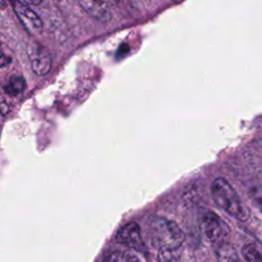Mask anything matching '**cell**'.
Returning <instances> with one entry per match:
<instances>
[{"label": "cell", "mask_w": 262, "mask_h": 262, "mask_svg": "<svg viewBox=\"0 0 262 262\" xmlns=\"http://www.w3.org/2000/svg\"><path fill=\"white\" fill-rule=\"evenodd\" d=\"M214 203L232 218L245 222L250 217V211L241 200L233 186L223 177L215 178L210 186Z\"/></svg>", "instance_id": "6da1fadb"}, {"label": "cell", "mask_w": 262, "mask_h": 262, "mask_svg": "<svg viewBox=\"0 0 262 262\" xmlns=\"http://www.w3.org/2000/svg\"><path fill=\"white\" fill-rule=\"evenodd\" d=\"M146 233L151 246L159 250L178 249L184 242V233L178 224L162 216L148 220Z\"/></svg>", "instance_id": "7a4b0ae2"}, {"label": "cell", "mask_w": 262, "mask_h": 262, "mask_svg": "<svg viewBox=\"0 0 262 262\" xmlns=\"http://www.w3.org/2000/svg\"><path fill=\"white\" fill-rule=\"evenodd\" d=\"M202 226L206 236L213 246L226 242L230 234L228 224L216 213L207 212L202 219Z\"/></svg>", "instance_id": "3957f363"}, {"label": "cell", "mask_w": 262, "mask_h": 262, "mask_svg": "<svg viewBox=\"0 0 262 262\" xmlns=\"http://www.w3.org/2000/svg\"><path fill=\"white\" fill-rule=\"evenodd\" d=\"M12 9L24 26L32 35H39L43 31V21L41 17L31 8L30 3L25 0H9Z\"/></svg>", "instance_id": "277c9868"}, {"label": "cell", "mask_w": 262, "mask_h": 262, "mask_svg": "<svg viewBox=\"0 0 262 262\" xmlns=\"http://www.w3.org/2000/svg\"><path fill=\"white\" fill-rule=\"evenodd\" d=\"M28 54L32 71L35 75L45 76L49 73L52 66V59L50 53L44 46L38 43H33L28 48Z\"/></svg>", "instance_id": "5b68a950"}, {"label": "cell", "mask_w": 262, "mask_h": 262, "mask_svg": "<svg viewBox=\"0 0 262 262\" xmlns=\"http://www.w3.org/2000/svg\"><path fill=\"white\" fill-rule=\"evenodd\" d=\"M116 241L123 246L137 251L143 249L144 247L140 227L135 222H129L123 225L116 234Z\"/></svg>", "instance_id": "8992f818"}, {"label": "cell", "mask_w": 262, "mask_h": 262, "mask_svg": "<svg viewBox=\"0 0 262 262\" xmlns=\"http://www.w3.org/2000/svg\"><path fill=\"white\" fill-rule=\"evenodd\" d=\"M81 8L94 20L106 24L112 18V12L106 0H77Z\"/></svg>", "instance_id": "52a82bcc"}, {"label": "cell", "mask_w": 262, "mask_h": 262, "mask_svg": "<svg viewBox=\"0 0 262 262\" xmlns=\"http://www.w3.org/2000/svg\"><path fill=\"white\" fill-rule=\"evenodd\" d=\"M215 255L218 260L221 261H236L239 260V257L235 251V249L226 242L215 245Z\"/></svg>", "instance_id": "ba28073f"}, {"label": "cell", "mask_w": 262, "mask_h": 262, "mask_svg": "<svg viewBox=\"0 0 262 262\" xmlns=\"http://www.w3.org/2000/svg\"><path fill=\"white\" fill-rule=\"evenodd\" d=\"M25 88H26V81L19 75L11 76L3 87L5 93L12 97L17 96L20 93H23Z\"/></svg>", "instance_id": "9c48e42d"}, {"label": "cell", "mask_w": 262, "mask_h": 262, "mask_svg": "<svg viewBox=\"0 0 262 262\" xmlns=\"http://www.w3.org/2000/svg\"><path fill=\"white\" fill-rule=\"evenodd\" d=\"M102 260L107 262H120V261H138L139 258L134 254L114 250V251L106 252L103 255Z\"/></svg>", "instance_id": "30bf717a"}, {"label": "cell", "mask_w": 262, "mask_h": 262, "mask_svg": "<svg viewBox=\"0 0 262 262\" xmlns=\"http://www.w3.org/2000/svg\"><path fill=\"white\" fill-rule=\"evenodd\" d=\"M242 255L247 261H262V250L254 244L245 245L242 250Z\"/></svg>", "instance_id": "8fae6325"}, {"label": "cell", "mask_w": 262, "mask_h": 262, "mask_svg": "<svg viewBox=\"0 0 262 262\" xmlns=\"http://www.w3.org/2000/svg\"><path fill=\"white\" fill-rule=\"evenodd\" d=\"M180 248L178 249H165L158 251V260L159 261H177L179 260Z\"/></svg>", "instance_id": "7c38bea8"}, {"label": "cell", "mask_w": 262, "mask_h": 262, "mask_svg": "<svg viewBox=\"0 0 262 262\" xmlns=\"http://www.w3.org/2000/svg\"><path fill=\"white\" fill-rule=\"evenodd\" d=\"M249 195L256 206L262 211V185H254L249 188Z\"/></svg>", "instance_id": "4fadbf2b"}, {"label": "cell", "mask_w": 262, "mask_h": 262, "mask_svg": "<svg viewBox=\"0 0 262 262\" xmlns=\"http://www.w3.org/2000/svg\"><path fill=\"white\" fill-rule=\"evenodd\" d=\"M25 1H27L28 3H30L32 5H39L42 2V0H25Z\"/></svg>", "instance_id": "5bb4252c"}]
</instances>
